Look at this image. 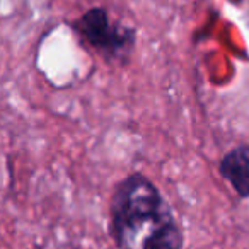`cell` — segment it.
I'll return each instance as SVG.
<instances>
[{"instance_id": "6da1fadb", "label": "cell", "mask_w": 249, "mask_h": 249, "mask_svg": "<svg viewBox=\"0 0 249 249\" xmlns=\"http://www.w3.org/2000/svg\"><path fill=\"white\" fill-rule=\"evenodd\" d=\"M109 235L118 249H183L184 232L150 178L132 173L109 200Z\"/></svg>"}, {"instance_id": "7a4b0ae2", "label": "cell", "mask_w": 249, "mask_h": 249, "mask_svg": "<svg viewBox=\"0 0 249 249\" xmlns=\"http://www.w3.org/2000/svg\"><path fill=\"white\" fill-rule=\"evenodd\" d=\"M72 28L106 62L126 63L137 45V29L113 22L104 7H90L72 22Z\"/></svg>"}, {"instance_id": "3957f363", "label": "cell", "mask_w": 249, "mask_h": 249, "mask_svg": "<svg viewBox=\"0 0 249 249\" xmlns=\"http://www.w3.org/2000/svg\"><path fill=\"white\" fill-rule=\"evenodd\" d=\"M218 173L239 198H249V143L232 147L218 160Z\"/></svg>"}, {"instance_id": "277c9868", "label": "cell", "mask_w": 249, "mask_h": 249, "mask_svg": "<svg viewBox=\"0 0 249 249\" xmlns=\"http://www.w3.org/2000/svg\"><path fill=\"white\" fill-rule=\"evenodd\" d=\"M248 5H249V0H248Z\"/></svg>"}]
</instances>
